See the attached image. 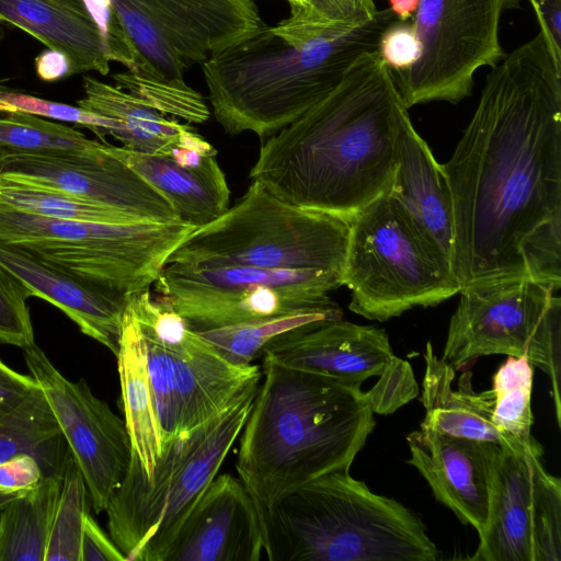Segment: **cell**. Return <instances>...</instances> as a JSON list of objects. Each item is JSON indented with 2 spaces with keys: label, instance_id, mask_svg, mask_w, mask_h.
<instances>
[{
  "label": "cell",
  "instance_id": "6da1fadb",
  "mask_svg": "<svg viewBox=\"0 0 561 561\" xmlns=\"http://www.w3.org/2000/svg\"><path fill=\"white\" fill-rule=\"evenodd\" d=\"M500 61L442 164L460 289L527 277L522 242L561 213V70L540 33Z\"/></svg>",
  "mask_w": 561,
  "mask_h": 561
},
{
  "label": "cell",
  "instance_id": "7a4b0ae2",
  "mask_svg": "<svg viewBox=\"0 0 561 561\" xmlns=\"http://www.w3.org/2000/svg\"><path fill=\"white\" fill-rule=\"evenodd\" d=\"M408 110L378 50L296 121L266 138L250 171L284 202L346 222L388 192Z\"/></svg>",
  "mask_w": 561,
  "mask_h": 561
},
{
  "label": "cell",
  "instance_id": "3957f363",
  "mask_svg": "<svg viewBox=\"0 0 561 561\" xmlns=\"http://www.w3.org/2000/svg\"><path fill=\"white\" fill-rule=\"evenodd\" d=\"M397 20L387 8L343 27L289 14L211 54L202 64L215 119L230 136L270 137L330 94Z\"/></svg>",
  "mask_w": 561,
  "mask_h": 561
},
{
  "label": "cell",
  "instance_id": "277c9868",
  "mask_svg": "<svg viewBox=\"0 0 561 561\" xmlns=\"http://www.w3.org/2000/svg\"><path fill=\"white\" fill-rule=\"evenodd\" d=\"M375 424L360 386L263 360L236 462L260 519L302 484L350 470Z\"/></svg>",
  "mask_w": 561,
  "mask_h": 561
},
{
  "label": "cell",
  "instance_id": "5b68a950",
  "mask_svg": "<svg viewBox=\"0 0 561 561\" xmlns=\"http://www.w3.org/2000/svg\"><path fill=\"white\" fill-rule=\"evenodd\" d=\"M270 561H435L422 518L350 470L307 482L261 518Z\"/></svg>",
  "mask_w": 561,
  "mask_h": 561
},
{
  "label": "cell",
  "instance_id": "8992f818",
  "mask_svg": "<svg viewBox=\"0 0 561 561\" xmlns=\"http://www.w3.org/2000/svg\"><path fill=\"white\" fill-rule=\"evenodd\" d=\"M135 55L115 85L175 119L204 123V98L183 79L187 68L255 33L265 22L255 0H110Z\"/></svg>",
  "mask_w": 561,
  "mask_h": 561
},
{
  "label": "cell",
  "instance_id": "52a82bcc",
  "mask_svg": "<svg viewBox=\"0 0 561 561\" xmlns=\"http://www.w3.org/2000/svg\"><path fill=\"white\" fill-rule=\"evenodd\" d=\"M259 385L167 443L149 478L131 454L127 473L104 511L110 537L126 561H164L182 524L239 438Z\"/></svg>",
  "mask_w": 561,
  "mask_h": 561
},
{
  "label": "cell",
  "instance_id": "ba28073f",
  "mask_svg": "<svg viewBox=\"0 0 561 561\" xmlns=\"http://www.w3.org/2000/svg\"><path fill=\"white\" fill-rule=\"evenodd\" d=\"M350 224L290 205L252 181L215 220L196 228L167 264L318 271L342 276Z\"/></svg>",
  "mask_w": 561,
  "mask_h": 561
},
{
  "label": "cell",
  "instance_id": "9c48e42d",
  "mask_svg": "<svg viewBox=\"0 0 561 561\" xmlns=\"http://www.w3.org/2000/svg\"><path fill=\"white\" fill-rule=\"evenodd\" d=\"M196 228L180 220H61L0 203V242L124 297L150 288L172 252Z\"/></svg>",
  "mask_w": 561,
  "mask_h": 561
},
{
  "label": "cell",
  "instance_id": "30bf717a",
  "mask_svg": "<svg viewBox=\"0 0 561 561\" xmlns=\"http://www.w3.org/2000/svg\"><path fill=\"white\" fill-rule=\"evenodd\" d=\"M343 285L352 293L351 311L381 322L414 307L436 306L460 290L451 263L387 193L350 222Z\"/></svg>",
  "mask_w": 561,
  "mask_h": 561
},
{
  "label": "cell",
  "instance_id": "8fae6325",
  "mask_svg": "<svg viewBox=\"0 0 561 561\" xmlns=\"http://www.w3.org/2000/svg\"><path fill=\"white\" fill-rule=\"evenodd\" d=\"M458 294L442 359L457 370L488 355L527 358L550 378L560 427V297L528 277L474 283Z\"/></svg>",
  "mask_w": 561,
  "mask_h": 561
},
{
  "label": "cell",
  "instance_id": "7c38bea8",
  "mask_svg": "<svg viewBox=\"0 0 561 561\" xmlns=\"http://www.w3.org/2000/svg\"><path fill=\"white\" fill-rule=\"evenodd\" d=\"M153 285L196 332L306 312L343 314L329 295L343 278L327 272L169 263Z\"/></svg>",
  "mask_w": 561,
  "mask_h": 561
},
{
  "label": "cell",
  "instance_id": "4fadbf2b",
  "mask_svg": "<svg viewBox=\"0 0 561 561\" xmlns=\"http://www.w3.org/2000/svg\"><path fill=\"white\" fill-rule=\"evenodd\" d=\"M516 5L517 0H419L411 19L419 58L407 70L390 71L403 105L468 98L476 72L505 56L501 18Z\"/></svg>",
  "mask_w": 561,
  "mask_h": 561
},
{
  "label": "cell",
  "instance_id": "5bb4252c",
  "mask_svg": "<svg viewBox=\"0 0 561 561\" xmlns=\"http://www.w3.org/2000/svg\"><path fill=\"white\" fill-rule=\"evenodd\" d=\"M535 439L501 446L492 467L488 520L476 561H560L561 481L542 463Z\"/></svg>",
  "mask_w": 561,
  "mask_h": 561
},
{
  "label": "cell",
  "instance_id": "9a60e30c",
  "mask_svg": "<svg viewBox=\"0 0 561 561\" xmlns=\"http://www.w3.org/2000/svg\"><path fill=\"white\" fill-rule=\"evenodd\" d=\"M23 355L82 473L90 504L100 514L129 468L133 451L125 421L93 394L84 379L66 378L36 343Z\"/></svg>",
  "mask_w": 561,
  "mask_h": 561
},
{
  "label": "cell",
  "instance_id": "2e32d148",
  "mask_svg": "<svg viewBox=\"0 0 561 561\" xmlns=\"http://www.w3.org/2000/svg\"><path fill=\"white\" fill-rule=\"evenodd\" d=\"M129 313L170 352L179 408V434L216 416L257 386V365H237L192 330L162 296L142 293Z\"/></svg>",
  "mask_w": 561,
  "mask_h": 561
},
{
  "label": "cell",
  "instance_id": "e0dca14e",
  "mask_svg": "<svg viewBox=\"0 0 561 561\" xmlns=\"http://www.w3.org/2000/svg\"><path fill=\"white\" fill-rule=\"evenodd\" d=\"M0 175L62 191L127 213L140 221L180 220L164 196L110 153L102 141L99 150L81 156L5 157L0 160Z\"/></svg>",
  "mask_w": 561,
  "mask_h": 561
},
{
  "label": "cell",
  "instance_id": "ac0fdd59",
  "mask_svg": "<svg viewBox=\"0 0 561 561\" xmlns=\"http://www.w3.org/2000/svg\"><path fill=\"white\" fill-rule=\"evenodd\" d=\"M263 360L362 387L396 357L383 329L348 321L314 322L268 342Z\"/></svg>",
  "mask_w": 561,
  "mask_h": 561
},
{
  "label": "cell",
  "instance_id": "d6986e66",
  "mask_svg": "<svg viewBox=\"0 0 561 561\" xmlns=\"http://www.w3.org/2000/svg\"><path fill=\"white\" fill-rule=\"evenodd\" d=\"M262 552L256 505L241 480L225 473L207 485L164 561H259Z\"/></svg>",
  "mask_w": 561,
  "mask_h": 561
},
{
  "label": "cell",
  "instance_id": "ffe728a7",
  "mask_svg": "<svg viewBox=\"0 0 561 561\" xmlns=\"http://www.w3.org/2000/svg\"><path fill=\"white\" fill-rule=\"evenodd\" d=\"M408 463L426 480L435 499L456 517L484 531L492 467L501 446L419 428L407 435Z\"/></svg>",
  "mask_w": 561,
  "mask_h": 561
},
{
  "label": "cell",
  "instance_id": "44dd1931",
  "mask_svg": "<svg viewBox=\"0 0 561 561\" xmlns=\"http://www.w3.org/2000/svg\"><path fill=\"white\" fill-rule=\"evenodd\" d=\"M102 142L162 194L181 221L198 228L228 209L230 191L216 159L217 150L198 134L171 151L157 154Z\"/></svg>",
  "mask_w": 561,
  "mask_h": 561
},
{
  "label": "cell",
  "instance_id": "7402d4cb",
  "mask_svg": "<svg viewBox=\"0 0 561 561\" xmlns=\"http://www.w3.org/2000/svg\"><path fill=\"white\" fill-rule=\"evenodd\" d=\"M394 159L387 194L422 238L453 265L455 229L449 185L442 164L414 129L408 110L399 118Z\"/></svg>",
  "mask_w": 561,
  "mask_h": 561
},
{
  "label": "cell",
  "instance_id": "603a6c76",
  "mask_svg": "<svg viewBox=\"0 0 561 561\" xmlns=\"http://www.w3.org/2000/svg\"><path fill=\"white\" fill-rule=\"evenodd\" d=\"M0 265L20 279L32 297L57 307L83 334L116 355L126 297L3 242Z\"/></svg>",
  "mask_w": 561,
  "mask_h": 561
},
{
  "label": "cell",
  "instance_id": "cb8c5ba5",
  "mask_svg": "<svg viewBox=\"0 0 561 561\" xmlns=\"http://www.w3.org/2000/svg\"><path fill=\"white\" fill-rule=\"evenodd\" d=\"M0 22L16 26L49 49L62 53L70 76L110 72L111 56L96 22L89 13L49 0H0Z\"/></svg>",
  "mask_w": 561,
  "mask_h": 561
},
{
  "label": "cell",
  "instance_id": "d4e9b609",
  "mask_svg": "<svg viewBox=\"0 0 561 561\" xmlns=\"http://www.w3.org/2000/svg\"><path fill=\"white\" fill-rule=\"evenodd\" d=\"M423 355L425 371L421 401L425 416L420 428L503 446V439L492 423V389L474 391L472 374L466 371L458 380V389L454 390L455 368L434 353L431 341L426 343Z\"/></svg>",
  "mask_w": 561,
  "mask_h": 561
},
{
  "label": "cell",
  "instance_id": "484cf974",
  "mask_svg": "<svg viewBox=\"0 0 561 561\" xmlns=\"http://www.w3.org/2000/svg\"><path fill=\"white\" fill-rule=\"evenodd\" d=\"M82 87L84 96L77 105L118 122L124 128L117 138L122 147L150 154L165 153L197 135L190 125L168 118L117 85L85 76Z\"/></svg>",
  "mask_w": 561,
  "mask_h": 561
},
{
  "label": "cell",
  "instance_id": "4316f807",
  "mask_svg": "<svg viewBox=\"0 0 561 561\" xmlns=\"http://www.w3.org/2000/svg\"><path fill=\"white\" fill-rule=\"evenodd\" d=\"M115 356L124 421L130 438L133 456L149 478L161 456L162 440L148 375L145 343L138 325L125 309Z\"/></svg>",
  "mask_w": 561,
  "mask_h": 561
},
{
  "label": "cell",
  "instance_id": "83f0119b",
  "mask_svg": "<svg viewBox=\"0 0 561 561\" xmlns=\"http://www.w3.org/2000/svg\"><path fill=\"white\" fill-rule=\"evenodd\" d=\"M20 454L38 458L48 476H61L71 456L38 385L0 414V461Z\"/></svg>",
  "mask_w": 561,
  "mask_h": 561
},
{
  "label": "cell",
  "instance_id": "f1b7e54d",
  "mask_svg": "<svg viewBox=\"0 0 561 561\" xmlns=\"http://www.w3.org/2000/svg\"><path fill=\"white\" fill-rule=\"evenodd\" d=\"M61 476L15 495L0 511V561H45Z\"/></svg>",
  "mask_w": 561,
  "mask_h": 561
},
{
  "label": "cell",
  "instance_id": "f546056e",
  "mask_svg": "<svg viewBox=\"0 0 561 561\" xmlns=\"http://www.w3.org/2000/svg\"><path fill=\"white\" fill-rule=\"evenodd\" d=\"M101 141L39 116L15 112L0 116V160L9 156H81L99 150Z\"/></svg>",
  "mask_w": 561,
  "mask_h": 561
},
{
  "label": "cell",
  "instance_id": "4dcf8cb0",
  "mask_svg": "<svg viewBox=\"0 0 561 561\" xmlns=\"http://www.w3.org/2000/svg\"><path fill=\"white\" fill-rule=\"evenodd\" d=\"M533 379L534 368L527 358L513 356H507L493 376L492 423L505 447L517 449L536 439L530 433Z\"/></svg>",
  "mask_w": 561,
  "mask_h": 561
},
{
  "label": "cell",
  "instance_id": "1f68e13d",
  "mask_svg": "<svg viewBox=\"0 0 561 561\" xmlns=\"http://www.w3.org/2000/svg\"><path fill=\"white\" fill-rule=\"evenodd\" d=\"M0 203L23 213L61 220L108 224L140 221L127 213L5 175H0Z\"/></svg>",
  "mask_w": 561,
  "mask_h": 561
},
{
  "label": "cell",
  "instance_id": "d6a6232c",
  "mask_svg": "<svg viewBox=\"0 0 561 561\" xmlns=\"http://www.w3.org/2000/svg\"><path fill=\"white\" fill-rule=\"evenodd\" d=\"M342 318V313L306 312L248 321L197 333L229 362L245 365L251 364L268 342L287 331L314 322Z\"/></svg>",
  "mask_w": 561,
  "mask_h": 561
},
{
  "label": "cell",
  "instance_id": "836d02e7",
  "mask_svg": "<svg viewBox=\"0 0 561 561\" xmlns=\"http://www.w3.org/2000/svg\"><path fill=\"white\" fill-rule=\"evenodd\" d=\"M90 497L80 469L70 456L61 474L60 491L45 561H80L83 523Z\"/></svg>",
  "mask_w": 561,
  "mask_h": 561
},
{
  "label": "cell",
  "instance_id": "e575fe53",
  "mask_svg": "<svg viewBox=\"0 0 561 561\" xmlns=\"http://www.w3.org/2000/svg\"><path fill=\"white\" fill-rule=\"evenodd\" d=\"M136 324L138 325L145 343L148 375L163 448L167 443L179 434V408L173 378L172 358L163 343L141 328L137 322Z\"/></svg>",
  "mask_w": 561,
  "mask_h": 561
},
{
  "label": "cell",
  "instance_id": "d590c367",
  "mask_svg": "<svg viewBox=\"0 0 561 561\" xmlns=\"http://www.w3.org/2000/svg\"><path fill=\"white\" fill-rule=\"evenodd\" d=\"M519 251L527 277L557 293L561 287V213L533 230Z\"/></svg>",
  "mask_w": 561,
  "mask_h": 561
},
{
  "label": "cell",
  "instance_id": "8d00e7d4",
  "mask_svg": "<svg viewBox=\"0 0 561 561\" xmlns=\"http://www.w3.org/2000/svg\"><path fill=\"white\" fill-rule=\"evenodd\" d=\"M0 112H22L36 116L73 123L89 128L96 136L102 138V140H104V135H111L117 139L124 129L118 122L83 110L78 105L72 106L64 103L48 101L12 90L0 95Z\"/></svg>",
  "mask_w": 561,
  "mask_h": 561
},
{
  "label": "cell",
  "instance_id": "74e56055",
  "mask_svg": "<svg viewBox=\"0 0 561 561\" xmlns=\"http://www.w3.org/2000/svg\"><path fill=\"white\" fill-rule=\"evenodd\" d=\"M31 291L0 265V343L21 347L35 344L27 299Z\"/></svg>",
  "mask_w": 561,
  "mask_h": 561
},
{
  "label": "cell",
  "instance_id": "f35d334b",
  "mask_svg": "<svg viewBox=\"0 0 561 561\" xmlns=\"http://www.w3.org/2000/svg\"><path fill=\"white\" fill-rule=\"evenodd\" d=\"M378 377L375 386L366 391L374 413H394L420 393L412 366L398 356Z\"/></svg>",
  "mask_w": 561,
  "mask_h": 561
},
{
  "label": "cell",
  "instance_id": "ab89813d",
  "mask_svg": "<svg viewBox=\"0 0 561 561\" xmlns=\"http://www.w3.org/2000/svg\"><path fill=\"white\" fill-rule=\"evenodd\" d=\"M302 9L290 13L312 23L353 27L370 21L377 13L374 0H300Z\"/></svg>",
  "mask_w": 561,
  "mask_h": 561
},
{
  "label": "cell",
  "instance_id": "60d3db41",
  "mask_svg": "<svg viewBox=\"0 0 561 561\" xmlns=\"http://www.w3.org/2000/svg\"><path fill=\"white\" fill-rule=\"evenodd\" d=\"M378 53L391 72L409 69L419 58L420 44L411 20H396L382 33Z\"/></svg>",
  "mask_w": 561,
  "mask_h": 561
},
{
  "label": "cell",
  "instance_id": "b9f144b4",
  "mask_svg": "<svg viewBox=\"0 0 561 561\" xmlns=\"http://www.w3.org/2000/svg\"><path fill=\"white\" fill-rule=\"evenodd\" d=\"M48 476L42 461L20 454L0 461V493L15 496L38 488Z\"/></svg>",
  "mask_w": 561,
  "mask_h": 561
},
{
  "label": "cell",
  "instance_id": "7bdbcfd3",
  "mask_svg": "<svg viewBox=\"0 0 561 561\" xmlns=\"http://www.w3.org/2000/svg\"><path fill=\"white\" fill-rule=\"evenodd\" d=\"M80 561H126L125 556L90 512L83 523Z\"/></svg>",
  "mask_w": 561,
  "mask_h": 561
},
{
  "label": "cell",
  "instance_id": "ee69618b",
  "mask_svg": "<svg viewBox=\"0 0 561 561\" xmlns=\"http://www.w3.org/2000/svg\"><path fill=\"white\" fill-rule=\"evenodd\" d=\"M556 67L561 70V0H529Z\"/></svg>",
  "mask_w": 561,
  "mask_h": 561
},
{
  "label": "cell",
  "instance_id": "f6af8a7d",
  "mask_svg": "<svg viewBox=\"0 0 561 561\" xmlns=\"http://www.w3.org/2000/svg\"><path fill=\"white\" fill-rule=\"evenodd\" d=\"M36 386L31 375L20 374L0 359V414L15 405Z\"/></svg>",
  "mask_w": 561,
  "mask_h": 561
},
{
  "label": "cell",
  "instance_id": "bcb514c9",
  "mask_svg": "<svg viewBox=\"0 0 561 561\" xmlns=\"http://www.w3.org/2000/svg\"><path fill=\"white\" fill-rule=\"evenodd\" d=\"M37 77L46 82H53L70 76V65L67 57L57 50L46 49L35 58Z\"/></svg>",
  "mask_w": 561,
  "mask_h": 561
},
{
  "label": "cell",
  "instance_id": "7dc6e473",
  "mask_svg": "<svg viewBox=\"0 0 561 561\" xmlns=\"http://www.w3.org/2000/svg\"><path fill=\"white\" fill-rule=\"evenodd\" d=\"M419 0H389V9L398 20H411L416 11Z\"/></svg>",
  "mask_w": 561,
  "mask_h": 561
},
{
  "label": "cell",
  "instance_id": "c3c4849f",
  "mask_svg": "<svg viewBox=\"0 0 561 561\" xmlns=\"http://www.w3.org/2000/svg\"><path fill=\"white\" fill-rule=\"evenodd\" d=\"M49 1L59 3L61 5L72 9V10L88 13L82 0H49Z\"/></svg>",
  "mask_w": 561,
  "mask_h": 561
},
{
  "label": "cell",
  "instance_id": "681fc988",
  "mask_svg": "<svg viewBox=\"0 0 561 561\" xmlns=\"http://www.w3.org/2000/svg\"><path fill=\"white\" fill-rule=\"evenodd\" d=\"M290 7V13L298 12L302 9L300 0H286Z\"/></svg>",
  "mask_w": 561,
  "mask_h": 561
},
{
  "label": "cell",
  "instance_id": "f907efd6",
  "mask_svg": "<svg viewBox=\"0 0 561 561\" xmlns=\"http://www.w3.org/2000/svg\"><path fill=\"white\" fill-rule=\"evenodd\" d=\"M13 497V496H10V495H5V494H2L0 493V511L2 510V507L9 502V500Z\"/></svg>",
  "mask_w": 561,
  "mask_h": 561
},
{
  "label": "cell",
  "instance_id": "816d5d0a",
  "mask_svg": "<svg viewBox=\"0 0 561 561\" xmlns=\"http://www.w3.org/2000/svg\"><path fill=\"white\" fill-rule=\"evenodd\" d=\"M9 91H11L10 88H8V87H5V85L0 83V95L5 93V92H9Z\"/></svg>",
  "mask_w": 561,
  "mask_h": 561
},
{
  "label": "cell",
  "instance_id": "f5cc1de1",
  "mask_svg": "<svg viewBox=\"0 0 561 561\" xmlns=\"http://www.w3.org/2000/svg\"><path fill=\"white\" fill-rule=\"evenodd\" d=\"M4 35H5V34H4V30H3L2 24H1V22H0V44H1V43H2V41L4 39Z\"/></svg>",
  "mask_w": 561,
  "mask_h": 561
}]
</instances>
